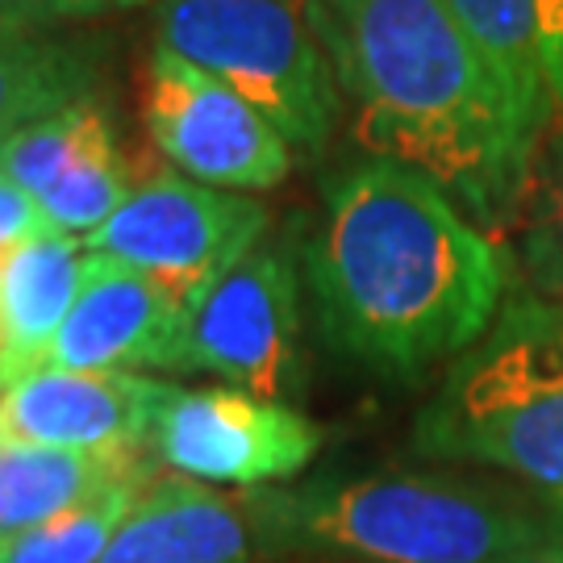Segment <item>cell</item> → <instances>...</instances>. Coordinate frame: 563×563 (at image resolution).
I'll return each mask as SVG.
<instances>
[{"label":"cell","instance_id":"2","mask_svg":"<svg viewBox=\"0 0 563 563\" xmlns=\"http://www.w3.org/2000/svg\"><path fill=\"white\" fill-rule=\"evenodd\" d=\"M355 142L443 184L481 225L522 205L497 84L446 0H309Z\"/></svg>","mask_w":563,"mask_h":563},{"label":"cell","instance_id":"4","mask_svg":"<svg viewBox=\"0 0 563 563\" xmlns=\"http://www.w3.org/2000/svg\"><path fill=\"white\" fill-rule=\"evenodd\" d=\"M409 451L488 467L563 501V297L509 292L418 409Z\"/></svg>","mask_w":563,"mask_h":563},{"label":"cell","instance_id":"17","mask_svg":"<svg viewBox=\"0 0 563 563\" xmlns=\"http://www.w3.org/2000/svg\"><path fill=\"white\" fill-rule=\"evenodd\" d=\"M118 142V130L109 121L97 97L76 101L42 121H30L25 130L0 142V176L13 180L21 192L42 201L59 180H67L88 155Z\"/></svg>","mask_w":563,"mask_h":563},{"label":"cell","instance_id":"16","mask_svg":"<svg viewBox=\"0 0 563 563\" xmlns=\"http://www.w3.org/2000/svg\"><path fill=\"white\" fill-rule=\"evenodd\" d=\"M97 88L92 55L55 34H0V142L30 121L88 101Z\"/></svg>","mask_w":563,"mask_h":563},{"label":"cell","instance_id":"21","mask_svg":"<svg viewBox=\"0 0 563 563\" xmlns=\"http://www.w3.org/2000/svg\"><path fill=\"white\" fill-rule=\"evenodd\" d=\"M42 234H55L46 213H42V205L30 192H21L13 180L0 176V255L21 246V242L42 239Z\"/></svg>","mask_w":563,"mask_h":563},{"label":"cell","instance_id":"5","mask_svg":"<svg viewBox=\"0 0 563 563\" xmlns=\"http://www.w3.org/2000/svg\"><path fill=\"white\" fill-rule=\"evenodd\" d=\"M151 9L155 46L242 92L292 155H322L342 92L309 0H151Z\"/></svg>","mask_w":563,"mask_h":563},{"label":"cell","instance_id":"15","mask_svg":"<svg viewBox=\"0 0 563 563\" xmlns=\"http://www.w3.org/2000/svg\"><path fill=\"white\" fill-rule=\"evenodd\" d=\"M151 451H67V446L0 443V539L55 522L101 497L104 488L139 476Z\"/></svg>","mask_w":563,"mask_h":563},{"label":"cell","instance_id":"14","mask_svg":"<svg viewBox=\"0 0 563 563\" xmlns=\"http://www.w3.org/2000/svg\"><path fill=\"white\" fill-rule=\"evenodd\" d=\"M92 251L71 234H42L0 255V388L46 363L67 313L76 309Z\"/></svg>","mask_w":563,"mask_h":563},{"label":"cell","instance_id":"11","mask_svg":"<svg viewBox=\"0 0 563 563\" xmlns=\"http://www.w3.org/2000/svg\"><path fill=\"white\" fill-rule=\"evenodd\" d=\"M497 84L522 176L563 125V0H446Z\"/></svg>","mask_w":563,"mask_h":563},{"label":"cell","instance_id":"22","mask_svg":"<svg viewBox=\"0 0 563 563\" xmlns=\"http://www.w3.org/2000/svg\"><path fill=\"white\" fill-rule=\"evenodd\" d=\"M505 563H563V522L551 534H543L539 543H530L518 555H509Z\"/></svg>","mask_w":563,"mask_h":563},{"label":"cell","instance_id":"7","mask_svg":"<svg viewBox=\"0 0 563 563\" xmlns=\"http://www.w3.org/2000/svg\"><path fill=\"white\" fill-rule=\"evenodd\" d=\"M322 443L325 430L301 405L267 401L230 384H167L146 451L172 476L251 493L297 484Z\"/></svg>","mask_w":563,"mask_h":563},{"label":"cell","instance_id":"20","mask_svg":"<svg viewBox=\"0 0 563 563\" xmlns=\"http://www.w3.org/2000/svg\"><path fill=\"white\" fill-rule=\"evenodd\" d=\"M109 0H0V34H51L59 25L97 21Z\"/></svg>","mask_w":563,"mask_h":563},{"label":"cell","instance_id":"10","mask_svg":"<svg viewBox=\"0 0 563 563\" xmlns=\"http://www.w3.org/2000/svg\"><path fill=\"white\" fill-rule=\"evenodd\" d=\"M167 380L42 363L0 388V443L146 451Z\"/></svg>","mask_w":563,"mask_h":563},{"label":"cell","instance_id":"12","mask_svg":"<svg viewBox=\"0 0 563 563\" xmlns=\"http://www.w3.org/2000/svg\"><path fill=\"white\" fill-rule=\"evenodd\" d=\"M188 305L125 263L92 255L46 363L71 372H176Z\"/></svg>","mask_w":563,"mask_h":563},{"label":"cell","instance_id":"6","mask_svg":"<svg viewBox=\"0 0 563 563\" xmlns=\"http://www.w3.org/2000/svg\"><path fill=\"white\" fill-rule=\"evenodd\" d=\"M188 376L301 405L305 267L292 239H263L188 305L180 367Z\"/></svg>","mask_w":563,"mask_h":563},{"label":"cell","instance_id":"13","mask_svg":"<svg viewBox=\"0 0 563 563\" xmlns=\"http://www.w3.org/2000/svg\"><path fill=\"white\" fill-rule=\"evenodd\" d=\"M276 547L251 493L155 476L118 526L101 563H267Z\"/></svg>","mask_w":563,"mask_h":563},{"label":"cell","instance_id":"8","mask_svg":"<svg viewBox=\"0 0 563 563\" xmlns=\"http://www.w3.org/2000/svg\"><path fill=\"white\" fill-rule=\"evenodd\" d=\"M267 230L272 213L260 197L167 172L134 184L118 213L84 242L92 255L125 263L192 305L246 251H255Z\"/></svg>","mask_w":563,"mask_h":563},{"label":"cell","instance_id":"1","mask_svg":"<svg viewBox=\"0 0 563 563\" xmlns=\"http://www.w3.org/2000/svg\"><path fill=\"white\" fill-rule=\"evenodd\" d=\"M301 246L305 292L322 342L388 384L446 372L497 322L514 263L443 184L367 155L334 172Z\"/></svg>","mask_w":563,"mask_h":563},{"label":"cell","instance_id":"9","mask_svg":"<svg viewBox=\"0 0 563 563\" xmlns=\"http://www.w3.org/2000/svg\"><path fill=\"white\" fill-rule=\"evenodd\" d=\"M146 139L180 176L225 192H267L288 180L292 146L255 104L197 63L155 46L139 76Z\"/></svg>","mask_w":563,"mask_h":563},{"label":"cell","instance_id":"24","mask_svg":"<svg viewBox=\"0 0 563 563\" xmlns=\"http://www.w3.org/2000/svg\"><path fill=\"white\" fill-rule=\"evenodd\" d=\"M0 360H4V334H0Z\"/></svg>","mask_w":563,"mask_h":563},{"label":"cell","instance_id":"3","mask_svg":"<svg viewBox=\"0 0 563 563\" xmlns=\"http://www.w3.org/2000/svg\"><path fill=\"white\" fill-rule=\"evenodd\" d=\"M276 560L505 563L563 522V501L463 472H330L255 488Z\"/></svg>","mask_w":563,"mask_h":563},{"label":"cell","instance_id":"19","mask_svg":"<svg viewBox=\"0 0 563 563\" xmlns=\"http://www.w3.org/2000/svg\"><path fill=\"white\" fill-rule=\"evenodd\" d=\"M526 197H534L530 234H526V272L547 297H563V125L539 151Z\"/></svg>","mask_w":563,"mask_h":563},{"label":"cell","instance_id":"23","mask_svg":"<svg viewBox=\"0 0 563 563\" xmlns=\"http://www.w3.org/2000/svg\"><path fill=\"white\" fill-rule=\"evenodd\" d=\"M142 4H151V0H109V9H142Z\"/></svg>","mask_w":563,"mask_h":563},{"label":"cell","instance_id":"18","mask_svg":"<svg viewBox=\"0 0 563 563\" xmlns=\"http://www.w3.org/2000/svg\"><path fill=\"white\" fill-rule=\"evenodd\" d=\"M151 481H155V467L104 488L101 497H92L71 514H59L55 522L0 539V563H101L118 526L125 522V514L134 509Z\"/></svg>","mask_w":563,"mask_h":563}]
</instances>
